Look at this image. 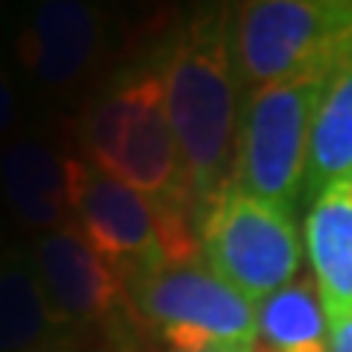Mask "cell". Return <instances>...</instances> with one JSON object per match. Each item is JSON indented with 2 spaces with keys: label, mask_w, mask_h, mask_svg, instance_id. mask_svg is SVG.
<instances>
[{
  "label": "cell",
  "mask_w": 352,
  "mask_h": 352,
  "mask_svg": "<svg viewBox=\"0 0 352 352\" xmlns=\"http://www.w3.org/2000/svg\"><path fill=\"white\" fill-rule=\"evenodd\" d=\"M329 352H352V314L329 323Z\"/></svg>",
  "instance_id": "16"
},
{
  "label": "cell",
  "mask_w": 352,
  "mask_h": 352,
  "mask_svg": "<svg viewBox=\"0 0 352 352\" xmlns=\"http://www.w3.org/2000/svg\"><path fill=\"white\" fill-rule=\"evenodd\" d=\"M203 261L250 302H264L300 276L302 238L294 212L226 185L197 214Z\"/></svg>",
  "instance_id": "5"
},
{
  "label": "cell",
  "mask_w": 352,
  "mask_h": 352,
  "mask_svg": "<svg viewBox=\"0 0 352 352\" xmlns=\"http://www.w3.org/2000/svg\"><path fill=\"white\" fill-rule=\"evenodd\" d=\"M258 340L270 352H329V317L311 276L258 302Z\"/></svg>",
  "instance_id": "14"
},
{
  "label": "cell",
  "mask_w": 352,
  "mask_h": 352,
  "mask_svg": "<svg viewBox=\"0 0 352 352\" xmlns=\"http://www.w3.org/2000/svg\"><path fill=\"white\" fill-rule=\"evenodd\" d=\"M129 311L170 352L258 344V305L206 261L159 264L126 279Z\"/></svg>",
  "instance_id": "4"
},
{
  "label": "cell",
  "mask_w": 352,
  "mask_h": 352,
  "mask_svg": "<svg viewBox=\"0 0 352 352\" xmlns=\"http://www.w3.org/2000/svg\"><path fill=\"white\" fill-rule=\"evenodd\" d=\"M203 352H258L256 344H241V346H214V349H203Z\"/></svg>",
  "instance_id": "18"
},
{
  "label": "cell",
  "mask_w": 352,
  "mask_h": 352,
  "mask_svg": "<svg viewBox=\"0 0 352 352\" xmlns=\"http://www.w3.org/2000/svg\"><path fill=\"white\" fill-rule=\"evenodd\" d=\"M352 50V0H250L235 6L241 85L332 71Z\"/></svg>",
  "instance_id": "3"
},
{
  "label": "cell",
  "mask_w": 352,
  "mask_h": 352,
  "mask_svg": "<svg viewBox=\"0 0 352 352\" xmlns=\"http://www.w3.org/2000/svg\"><path fill=\"white\" fill-rule=\"evenodd\" d=\"M30 352H80V346L74 344V338H71L68 332H62V335H56V338H50L47 344H41V346L30 349Z\"/></svg>",
  "instance_id": "17"
},
{
  "label": "cell",
  "mask_w": 352,
  "mask_h": 352,
  "mask_svg": "<svg viewBox=\"0 0 352 352\" xmlns=\"http://www.w3.org/2000/svg\"><path fill=\"white\" fill-rule=\"evenodd\" d=\"M156 71L197 217L232 182L244 103L235 62V9L206 6L188 15L159 47Z\"/></svg>",
  "instance_id": "1"
},
{
  "label": "cell",
  "mask_w": 352,
  "mask_h": 352,
  "mask_svg": "<svg viewBox=\"0 0 352 352\" xmlns=\"http://www.w3.org/2000/svg\"><path fill=\"white\" fill-rule=\"evenodd\" d=\"M21 118V94L12 82V76L0 65V138H6L15 129Z\"/></svg>",
  "instance_id": "15"
},
{
  "label": "cell",
  "mask_w": 352,
  "mask_h": 352,
  "mask_svg": "<svg viewBox=\"0 0 352 352\" xmlns=\"http://www.w3.org/2000/svg\"><path fill=\"white\" fill-rule=\"evenodd\" d=\"M62 332L65 323L44 294L32 250H0V352H30Z\"/></svg>",
  "instance_id": "12"
},
{
  "label": "cell",
  "mask_w": 352,
  "mask_h": 352,
  "mask_svg": "<svg viewBox=\"0 0 352 352\" xmlns=\"http://www.w3.org/2000/svg\"><path fill=\"white\" fill-rule=\"evenodd\" d=\"M74 223L124 279L168 264L156 206L85 159L76 173Z\"/></svg>",
  "instance_id": "7"
},
{
  "label": "cell",
  "mask_w": 352,
  "mask_h": 352,
  "mask_svg": "<svg viewBox=\"0 0 352 352\" xmlns=\"http://www.w3.org/2000/svg\"><path fill=\"white\" fill-rule=\"evenodd\" d=\"M126 109L120 120L115 156L103 173L144 194L162 212L194 214V200L176 144L156 62L124 71ZM197 220V217H194Z\"/></svg>",
  "instance_id": "6"
},
{
  "label": "cell",
  "mask_w": 352,
  "mask_h": 352,
  "mask_svg": "<svg viewBox=\"0 0 352 352\" xmlns=\"http://www.w3.org/2000/svg\"><path fill=\"white\" fill-rule=\"evenodd\" d=\"M32 256L44 294L65 329L106 326L120 305H129L126 279L88 244L76 223L38 235Z\"/></svg>",
  "instance_id": "8"
},
{
  "label": "cell",
  "mask_w": 352,
  "mask_h": 352,
  "mask_svg": "<svg viewBox=\"0 0 352 352\" xmlns=\"http://www.w3.org/2000/svg\"><path fill=\"white\" fill-rule=\"evenodd\" d=\"M80 162L36 135L9 138L0 147V197L15 223L38 235L74 223Z\"/></svg>",
  "instance_id": "10"
},
{
  "label": "cell",
  "mask_w": 352,
  "mask_h": 352,
  "mask_svg": "<svg viewBox=\"0 0 352 352\" xmlns=\"http://www.w3.org/2000/svg\"><path fill=\"white\" fill-rule=\"evenodd\" d=\"M103 50V18L85 0H41L15 38L21 68L47 91H68Z\"/></svg>",
  "instance_id": "9"
},
{
  "label": "cell",
  "mask_w": 352,
  "mask_h": 352,
  "mask_svg": "<svg viewBox=\"0 0 352 352\" xmlns=\"http://www.w3.org/2000/svg\"><path fill=\"white\" fill-rule=\"evenodd\" d=\"M340 179H352V50L332 71L317 106L302 200L311 206Z\"/></svg>",
  "instance_id": "13"
},
{
  "label": "cell",
  "mask_w": 352,
  "mask_h": 352,
  "mask_svg": "<svg viewBox=\"0 0 352 352\" xmlns=\"http://www.w3.org/2000/svg\"><path fill=\"white\" fill-rule=\"evenodd\" d=\"M267 352H270V349H267Z\"/></svg>",
  "instance_id": "19"
},
{
  "label": "cell",
  "mask_w": 352,
  "mask_h": 352,
  "mask_svg": "<svg viewBox=\"0 0 352 352\" xmlns=\"http://www.w3.org/2000/svg\"><path fill=\"white\" fill-rule=\"evenodd\" d=\"M332 71H314L244 94L229 185L288 212L300 206L317 106Z\"/></svg>",
  "instance_id": "2"
},
{
  "label": "cell",
  "mask_w": 352,
  "mask_h": 352,
  "mask_svg": "<svg viewBox=\"0 0 352 352\" xmlns=\"http://www.w3.org/2000/svg\"><path fill=\"white\" fill-rule=\"evenodd\" d=\"M302 244L329 323L352 314V179H340L308 206Z\"/></svg>",
  "instance_id": "11"
}]
</instances>
